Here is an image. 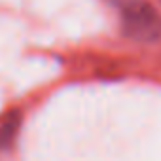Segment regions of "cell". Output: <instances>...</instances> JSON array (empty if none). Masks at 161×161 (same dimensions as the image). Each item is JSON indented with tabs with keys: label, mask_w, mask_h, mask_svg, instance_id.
<instances>
[{
	"label": "cell",
	"mask_w": 161,
	"mask_h": 161,
	"mask_svg": "<svg viewBox=\"0 0 161 161\" xmlns=\"http://www.w3.org/2000/svg\"><path fill=\"white\" fill-rule=\"evenodd\" d=\"M19 125H21V118L17 112H10L4 116V119L0 121V150L12 148V144L17 136Z\"/></svg>",
	"instance_id": "2"
},
{
	"label": "cell",
	"mask_w": 161,
	"mask_h": 161,
	"mask_svg": "<svg viewBox=\"0 0 161 161\" xmlns=\"http://www.w3.org/2000/svg\"><path fill=\"white\" fill-rule=\"evenodd\" d=\"M123 32L138 42H153L161 36V17L144 0H116Z\"/></svg>",
	"instance_id": "1"
}]
</instances>
